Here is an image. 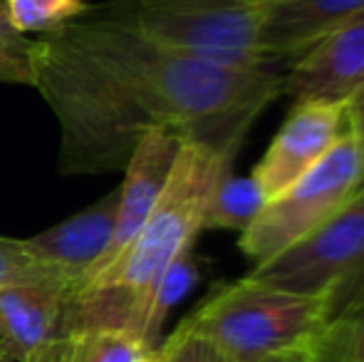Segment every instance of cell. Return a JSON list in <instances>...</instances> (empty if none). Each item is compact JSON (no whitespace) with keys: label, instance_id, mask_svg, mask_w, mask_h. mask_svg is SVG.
I'll use <instances>...</instances> for the list:
<instances>
[{"label":"cell","instance_id":"cell-9","mask_svg":"<svg viewBox=\"0 0 364 362\" xmlns=\"http://www.w3.org/2000/svg\"><path fill=\"white\" fill-rule=\"evenodd\" d=\"M285 92L295 102H347L364 87V15L317 40L290 63Z\"/></svg>","mask_w":364,"mask_h":362},{"label":"cell","instance_id":"cell-17","mask_svg":"<svg viewBox=\"0 0 364 362\" xmlns=\"http://www.w3.org/2000/svg\"><path fill=\"white\" fill-rule=\"evenodd\" d=\"M330 333L345 362H364V280L330 300Z\"/></svg>","mask_w":364,"mask_h":362},{"label":"cell","instance_id":"cell-21","mask_svg":"<svg viewBox=\"0 0 364 362\" xmlns=\"http://www.w3.org/2000/svg\"><path fill=\"white\" fill-rule=\"evenodd\" d=\"M347 124L357 139L362 154V186H364V87L347 102Z\"/></svg>","mask_w":364,"mask_h":362},{"label":"cell","instance_id":"cell-1","mask_svg":"<svg viewBox=\"0 0 364 362\" xmlns=\"http://www.w3.org/2000/svg\"><path fill=\"white\" fill-rule=\"evenodd\" d=\"M35 87L60 124V174L124 169L149 127L235 154L253 119L285 92L273 68L233 70L102 15L40 35Z\"/></svg>","mask_w":364,"mask_h":362},{"label":"cell","instance_id":"cell-8","mask_svg":"<svg viewBox=\"0 0 364 362\" xmlns=\"http://www.w3.org/2000/svg\"><path fill=\"white\" fill-rule=\"evenodd\" d=\"M181 144L183 139L168 127H149L139 137V142L134 144V149H132L129 159L124 164V183L117 186L119 188V198H117V218L112 241L87 280H92L105 268H109L139 236L149 213L154 211L168 176H171L173 161H176Z\"/></svg>","mask_w":364,"mask_h":362},{"label":"cell","instance_id":"cell-15","mask_svg":"<svg viewBox=\"0 0 364 362\" xmlns=\"http://www.w3.org/2000/svg\"><path fill=\"white\" fill-rule=\"evenodd\" d=\"M20 33H55L92 10L85 0H3Z\"/></svg>","mask_w":364,"mask_h":362},{"label":"cell","instance_id":"cell-14","mask_svg":"<svg viewBox=\"0 0 364 362\" xmlns=\"http://www.w3.org/2000/svg\"><path fill=\"white\" fill-rule=\"evenodd\" d=\"M265 206V196L260 193L253 176H235L225 174L218 181L211 201L206 208L203 228H216V231H245L248 223L260 213Z\"/></svg>","mask_w":364,"mask_h":362},{"label":"cell","instance_id":"cell-16","mask_svg":"<svg viewBox=\"0 0 364 362\" xmlns=\"http://www.w3.org/2000/svg\"><path fill=\"white\" fill-rule=\"evenodd\" d=\"M196 280H198V268H196V263H193L191 248H188V251H183L181 256L164 271L156 290H154L151 310H149V323H146V340L151 348H159V333H161L164 320L171 313L173 305L196 285Z\"/></svg>","mask_w":364,"mask_h":362},{"label":"cell","instance_id":"cell-7","mask_svg":"<svg viewBox=\"0 0 364 362\" xmlns=\"http://www.w3.org/2000/svg\"><path fill=\"white\" fill-rule=\"evenodd\" d=\"M347 127V105L342 102H295L260 161L253 166V181L265 201L295 183L335 147Z\"/></svg>","mask_w":364,"mask_h":362},{"label":"cell","instance_id":"cell-5","mask_svg":"<svg viewBox=\"0 0 364 362\" xmlns=\"http://www.w3.org/2000/svg\"><path fill=\"white\" fill-rule=\"evenodd\" d=\"M362 186V154L350 124L330 151L285 191L265 201L240 231L238 248L255 263L280 256L320 228Z\"/></svg>","mask_w":364,"mask_h":362},{"label":"cell","instance_id":"cell-10","mask_svg":"<svg viewBox=\"0 0 364 362\" xmlns=\"http://www.w3.org/2000/svg\"><path fill=\"white\" fill-rule=\"evenodd\" d=\"M117 198H119V188L102 196L85 211L60 221L58 226L38 236L20 238L25 251L40 263L55 268L70 283V293H73L90 278L102 253L109 246L114 233Z\"/></svg>","mask_w":364,"mask_h":362},{"label":"cell","instance_id":"cell-6","mask_svg":"<svg viewBox=\"0 0 364 362\" xmlns=\"http://www.w3.org/2000/svg\"><path fill=\"white\" fill-rule=\"evenodd\" d=\"M245 278L305 295H337L364 280V186L357 188L320 228Z\"/></svg>","mask_w":364,"mask_h":362},{"label":"cell","instance_id":"cell-18","mask_svg":"<svg viewBox=\"0 0 364 362\" xmlns=\"http://www.w3.org/2000/svg\"><path fill=\"white\" fill-rule=\"evenodd\" d=\"M8 285H43L70 293V283L55 268L40 263L25 251L20 238L0 236V288Z\"/></svg>","mask_w":364,"mask_h":362},{"label":"cell","instance_id":"cell-24","mask_svg":"<svg viewBox=\"0 0 364 362\" xmlns=\"http://www.w3.org/2000/svg\"><path fill=\"white\" fill-rule=\"evenodd\" d=\"M139 362H164V355H161V348H151L141 355Z\"/></svg>","mask_w":364,"mask_h":362},{"label":"cell","instance_id":"cell-4","mask_svg":"<svg viewBox=\"0 0 364 362\" xmlns=\"http://www.w3.org/2000/svg\"><path fill=\"white\" fill-rule=\"evenodd\" d=\"M265 5L268 0H117L109 15L203 63L265 70L278 63L260 45Z\"/></svg>","mask_w":364,"mask_h":362},{"label":"cell","instance_id":"cell-25","mask_svg":"<svg viewBox=\"0 0 364 362\" xmlns=\"http://www.w3.org/2000/svg\"><path fill=\"white\" fill-rule=\"evenodd\" d=\"M0 362H5V360H3V358H0Z\"/></svg>","mask_w":364,"mask_h":362},{"label":"cell","instance_id":"cell-13","mask_svg":"<svg viewBox=\"0 0 364 362\" xmlns=\"http://www.w3.org/2000/svg\"><path fill=\"white\" fill-rule=\"evenodd\" d=\"M144 343L129 333L60 335L35 362H139Z\"/></svg>","mask_w":364,"mask_h":362},{"label":"cell","instance_id":"cell-20","mask_svg":"<svg viewBox=\"0 0 364 362\" xmlns=\"http://www.w3.org/2000/svg\"><path fill=\"white\" fill-rule=\"evenodd\" d=\"M159 348H161L164 362H230L211 340L188 328L183 320L171 338Z\"/></svg>","mask_w":364,"mask_h":362},{"label":"cell","instance_id":"cell-22","mask_svg":"<svg viewBox=\"0 0 364 362\" xmlns=\"http://www.w3.org/2000/svg\"><path fill=\"white\" fill-rule=\"evenodd\" d=\"M310 362H345L340 345H337L335 335L330 333V328H325V333H322L320 338H317V343L312 345Z\"/></svg>","mask_w":364,"mask_h":362},{"label":"cell","instance_id":"cell-2","mask_svg":"<svg viewBox=\"0 0 364 362\" xmlns=\"http://www.w3.org/2000/svg\"><path fill=\"white\" fill-rule=\"evenodd\" d=\"M230 151H220L198 142H183L144 228L129 248L80 288H114L124 295L144 320V338L151 298L164 271L193 246L203 231L206 208L218 181L230 171ZM149 345V340H146ZM151 348V345H149Z\"/></svg>","mask_w":364,"mask_h":362},{"label":"cell","instance_id":"cell-11","mask_svg":"<svg viewBox=\"0 0 364 362\" xmlns=\"http://www.w3.org/2000/svg\"><path fill=\"white\" fill-rule=\"evenodd\" d=\"M63 290L43 285L0 288V358L35 362L63 335Z\"/></svg>","mask_w":364,"mask_h":362},{"label":"cell","instance_id":"cell-23","mask_svg":"<svg viewBox=\"0 0 364 362\" xmlns=\"http://www.w3.org/2000/svg\"><path fill=\"white\" fill-rule=\"evenodd\" d=\"M312 360V348H300V350H288V353L273 355L260 362H310Z\"/></svg>","mask_w":364,"mask_h":362},{"label":"cell","instance_id":"cell-12","mask_svg":"<svg viewBox=\"0 0 364 362\" xmlns=\"http://www.w3.org/2000/svg\"><path fill=\"white\" fill-rule=\"evenodd\" d=\"M364 15V0H268L260 45L278 63H292L332 30Z\"/></svg>","mask_w":364,"mask_h":362},{"label":"cell","instance_id":"cell-3","mask_svg":"<svg viewBox=\"0 0 364 362\" xmlns=\"http://www.w3.org/2000/svg\"><path fill=\"white\" fill-rule=\"evenodd\" d=\"M183 323L230 362H260L312 348L330 323V295L290 293L240 278L208 295Z\"/></svg>","mask_w":364,"mask_h":362},{"label":"cell","instance_id":"cell-19","mask_svg":"<svg viewBox=\"0 0 364 362\" xmlns=\"http://www.w3.org/2000/svg\"><path fill=\"white\" fill-rule=\"evenodd\" d=\"M0 82L30 85V87L38 82L35 43L13 25L3 0H0Z\"/></svg>","mask_w":364,"mask_h":362}]
</instances>
